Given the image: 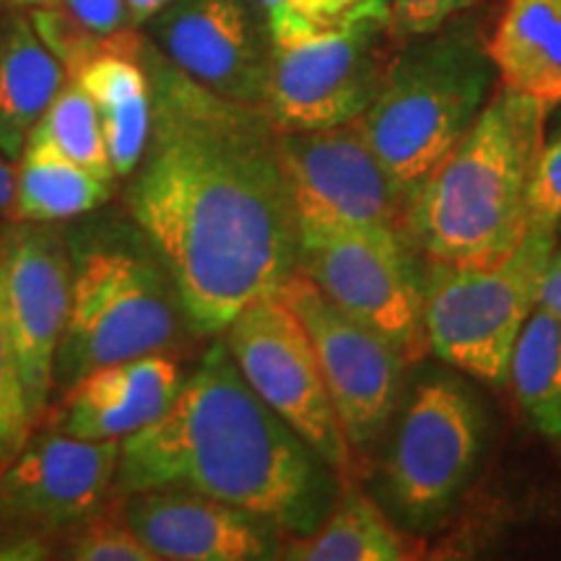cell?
<instances>
[{
  "label": "cell",
  "mask_w": 561,
  "mask_h": 561,
  "mask_svg": "<svg viewBox=\"0 0 561 561\" xmlns=\"http://www.w3.org/2000/svg\"><path fill=\"white\" fill-rule=\"evenodd\" d=\"M151 136L128 210L170 273L187 325L219 335L297 273L299 224L261 104L214 94L144 39Z\"/></svg>",
  "instance_id": "6da1fadb"
},
{
  "label": "cell",
  "mask_w": 561,
  "mask_h": 561,
  "mask_svg": "<svg viewBox=\"0 0 561 561\" xmlns=\"http://www.w3.org/2000/svg\"><path fill=\"white\" fill-rule=\"evenodd\" d=\"M185 486L310 536L339 502L341 473L242 377L214 343L170 409L121 442L115 496Z\"/></svg>",
  "instance_id": "7a4b0ae2"
},
{
  "label": "cell",
  "mask_w": 561,
  "mask_h": 561,
  "mask_svg": "<svg viewBox=\"0 0 561 561\" xmlns=\"http://www.w3.org/2000/svg\"><path fill=\"white\" fill-rule=\"evenodd\" d=\"M541 102L500 87L460 144L413 193L405 234L430 261H500L530 227V182L543 144Z\"/></svg>",
  "instance_id": "3957f363"
},
{
  "label": "cell",
  "mask_w": 561,
  "mask_h": 561,
  "mask_svg": "<svg viewBox=\"0 0 561 561\" xmlns=\"http://www.w3.org/2000/svg\"><path fill=\"white\" fill-rule=\"evenodd\" d=\"M68 250L70 307L55 356L58 388H70L104 364L174 346L182 322L187 325L185 310L136 221L73 231Z\"/></svg>",
  "instance_id": "277c9868"
},
{
  "label": "cell",
  "mask_w": 561,
  "mask_h": 561,
  "mask_svg": "<svg viewBox=\"0 0 561 561\" xmlns=\"http://www.w3.org/2000/svg\"><path fill=\"white\" fill-rule=\"evenodd\" d=\"M390 60L359 128L385 170L413 193L486 107L496 76L489 45L468 26L413 37Z\"/></svg>",
  "instance_id": "5b68a950"
},
{
  "label": "cell",
  "mask_w": 561,
  "mask_h": 561,
  "mask_svg": "<svg viewBox=\"0 0 561 561\" xmlns=\"http://www.w3.org/2000/svg\"><path fill=\"white\" fill-rule=\"evenodd\" d=\"M557 240V229L530 219L520 244L500 261H432L424 276L426 348L473 380L504 388Z\"/></svg>",
  "instance_id": "8992f818"
},
{
  "label": "cell",
  "mask_w": 561,
  "mask_h": 561,
  "mask_svg": "<svg viewBox=\"0 0 561 561\" xmlns=\"http://www.w3.org/2000/svg\"><path fill=\"white\" fill-rule=\"evenodd\" d=\"M392 416L382 496L398 523L430 533L473 481L486 445V413L450 371H426L409 385Z\"/></svg>",
  "instance_id": "52a82bcc"
},
{
  "label": "cell",
  "mask_w": 561,
  "mask_h": 561,
  "mask_svg": "<svg viewBox=\"0 0 561 561\" xmlns=\"http://www.w3.org/2000/svg\"><path fill=\"white\" fill-rule=\"evenodd\" d=\"M405 240L398 229L299 224L297 271L413 362L426 348L424 278Z\"/></svg>",
  "instance_id": "ba28073f"
},
{
  "label": "cell",
  "mask_w": 561,
  "mask_h": 561,
  "mask_svg": "<svg viewBox=\"0 0 561 561\" xmlns=\"http://www.w3.org/2000/svg\"><path fill=\"white\" fill-rule=\"evenodd\" d=\"M224 343L261 401L346 476L351 445L310 335L291 307L278 294L255 299L229 322Z\"/></svg>",
  "instance_id": "9c48e42d"
},
{
  "label": "cell",
  "mask_w": 561,
  "mask_h": 561,
  "mask_svg": "<svg viewBox=\"0 0 561 561\" xmlns=\"http://www.w3.org/2000/svg\"><path fill=\"white\" fill-rule=\"evenodd\" d=\"M278 297L310 335L351 453L369 450L388 432L409 359L385 335L343 312L301 271L280 286Z\"/></svg>",
  "instance_id": "30bf717a"
},
{
  "label": "cell",
  "mask_w": 561,
  "mask_h": 561,
  "mask_svg": "<svg viewBox=\"0 0 561 561\" xmlns=\"http://www.w3.org/2000/svg\"><path fill=\"white\" fill-rule=\"evenodd\" d=\"M297 224L405 231L411 193L385 170L359 121L318 130H278Z\"/></svg>",
  "instance_id": "8fae6325"
},
{
  "label": "cell",
  "mask_w": 561,
  "mask_h": 561,
  "mask_svg": "<svg viewBox=\"0 0 561 561\" xmlns=\"http://www.w3.org/2000/svg\"><path fill=\"white\" fill-rule=\"evenodd\" d=\"M390 21L273 45L268 110L278 130H318L356 121L380 91L390 60Z\"/></svg>",
  "instance_id": "7c38bea8"
},
{
  "label": "cell",
  "mask_w": 561,
  "mask_h": 561,
  "mask_svg": "<svg viewBox=\"0 0 561 561\" xmlns=\"http://www.w3.org/2000/svg\"><path fill=\"white\" fill-rule=\"evenodd\" d=\"M0 301L34 421L45 419L55 356L70 307L68 234L55 224L13 221L0 231Z\"/></svg>",
  "instance_id": "4fadbf2b"
},
{
  "label": "cell",
  "mask_w": 561,
  "mask_h": 561,
  "mask_svg": "<svg viewBox=\"0 0 561 561\" xmlns=\"http://www.w3.org/2000/svg\"><path fill=\"white\" fill-rule=\"evenodd\" d=\"M121 442L47 430L0 473V530L50 538L96 515L115 486Z\"/></svg>",
  "instance_id": "5bb4252c"
},
{
  "label": "cell",
  "mask_w": 561,
  "mask_h": 561,
  "mask_svg": "<svg viewBox=\"0 0 561 561\" xmlns=\"http://www.w3.org/2000/svg\"><path fill=\"white\" fill-rule=\"evenodd\" d=\"M151 42L214 94L265 107L273 39L257 0H172L151 19Z\"/></svg>",
  "instance_id": "9a60e30c"
},
{
  "label": "cell",
  "mask_w": 561,
  "mask_h": 561,
  "mask_svg": "<svg viewBox=\"0 0 561 561\" xmlns=\"http://www.w3.org/2000/svg\"><path fill=\"white\" fill-rule=\"evenodd\" d=\"M123 515L159 561L280 559L286 533L268 517L185 486L121 494Z\"/></svg>",
  "instance_id": "2e32d148"
},
{
  "label": "cell",
  "mask_w": 561,
  "mask_h": 561,
  "mask_svg": "<svg viewBox=\"0 0 561 561\" xmlns=\"http://www.w3.org/2000/svg\"><path fill=\"white\" fill-rule=\"evenodd\" d=\"M182 382L180 364L167 351L104 364L62 390L47 430L91 442H123L170 409Z\"/></svg>",
  "instance_id": "e0dca14e"
},
{
  "label": "cell",
  "mask_w": 561,
  "mask_h": 561,
  "mask_svg": "<svg viewBox=\"0 0 561 561\" xmlns=\"http://www.w3.org/2000/svg\"><path fill=\"white\" fill-rule=\"evenodd\" d=\"M140 47L144 39L123 30L107 50L91 58L76 76H68L94 102L117 178H130L151 136V81Z\"/></svg>",
  "instance_id": "ac0fdd59"
},
{
  "label": "cell",
  "mask_w": 561,
  "mask_h": 561,
  "mask_svg": "<svg viewBox=\"0 0 561 561\" xmlns=\"http://www.w3.org/2000/svg\"><path fill=\"white\" fill-rule=\"evenodd\" d=\"M66 68L42 42L26 13H11L0 26V153L16 164L26 138L50 107Z\"/></svg>",
  "instance_id": "d6986e66"
},
{
  "label": "cell",
  "mask_w": 561,
  "mask_h": 561,
  "mask_svg": "<svg viewBox=\"0 0 561 561\" xmlns=\"http://www.w3.org/2000/svg\"><path fill=\"white\" fill-rule=\"evenodd\" d=\"M502 87L541 102L561 104V0H507L489 42Z\"/></svg>",
  "instance_id": "ffe728a7"
},
{
  "label": "cell",
  "mask_w": 561,
  "mask_h": 561,
  "mask_svg": "<svg viewBox=\"0 0 561 561\" xmlns=\"http://www.w3.org/2000/svg\"><path fill=\"white\" fill-rule=\"evenodd\" d=\"M11 216L16 221L60 224L87 216L110 201L112 182L70 161L32 130L16 164Z\"/></svg>",
  "instance_id": "44dd1931"
},
{
  "label": "cell",
  "mask_w": 561,
  "mask_h": 561,
  "mask_svg": "<svg viewBox=\"0 0 561 561\" xmlns=\"http://www.w3.org/2000/svg\"><path fill=\"white\" fill-rule=\"evenodd\" d=\"M401 530L359 489L343 486L339 502L310 536H284L280 559L291 561H401Z\"/></svg>",
  "instance_id": "7402d4cb"
},
{
  "label": "cell",
  "mask_w": 561,
  "mask_h": 561,
  "mask_svg": "<svg viewBox=\"0 0 561 561\" xmlns=\"http://www.w3.org/2000/svg\"><path fill=\"white\" fill-rule=\"evenodd\" d=\"M507 385L533 430L561 445V322L538 305L512 348Z\"/></svg>",
  "instance_id": "603a6c76"
},
{
  "label": "cell",
  "mask_w": 561,
  "mask_h": 561,
  "mask_svg": "<svg viewBox=\"0 0 561 561\" xmlns=\"http://www.w3.org/2000/svg\"><path fill=\"white\" fill-rule=\"evenodd\" d=\"M34 30L76 76L91 58L107 50L128 24V0H47L30 11Z\"/></svg>",
  "instance_id": "cb8c5ba5"
},
{
  "label": "cell",
  "mask_w": 561,
  "mask_h": 561,
  "mask_svg": "<svg viewBox=\"0 0 561 561\" xmlns=\"http://www.w3.org/2000/svg\"><path fill=\"white\" fill-rule=\"evenodd\" d=\"M34 130L42 133L62 157L96 174L100 180L115 182V170L104 144V133L100 115H96L94 102L89 100L87 91L76 79L62 83L50 107L34 125Z\"/></svg>",
  "instance_id": "d4e9b609"
},
{
  "label": "cell",
  "mask_w": 561,
  "mask_h": 561,
  "mask_svg": "<svg viewBox=\"0 0 561 561\" xmlns=\"http://www.w3.org/2000/svg\"><path fill=\"white\" fill-rule=\"evenodd\" d=\"M273 45L390 21L388 0H257Z\"/></svg>",
  "instance_id": "484cf974"
},
{
  "label": "cell",
  "mask_w": 561,
  "mask_h": 561,
  "mask_svg": "<svg viewBox=\"0 0 561 561\" xmlns=\"http://www.w3.org/2000/svg\"><path fill=\"white\" fill-rule=\"evenodd\" d=\"M62 546V559L73 561H159L149 546L138 538V533L125 520L121 500L115 496V507L100 510L70 528Z\"/></svg>",
  "instance_id": "4316f807"
},
{
  "label": "cell",
  "mask_w": 561,
  "mask_h": 561,
  "mask_svg": "<svg viewBox=\"0 0 561 561\" xmlns=\"http://www.w3.org/2000/svg\"><path fill=\"white\" fill-rule=\"evenodd\" d=\"M34 421L21 377L16 351H13L9 325H5L3 301H0V473L16 458L21 447L32 439Z\"/></svg>",
  "instance_id": "83f0119b"
},
{
  "label": "cell",
  "mask_w": 561,
  "mask_h": 561,
  "mask_svg": "<svg viewBox=\"0 0 561 561\" xmlns=\"http://www.w3.org/2000/svg\"><path fill=\"white\" fill-rule=\"evenodd\" d=\"M530 219H541L561 234V125L546 133L530 182Z\"/></svg>",
  "instance_id": "f1b7e54d"
},
{
  "label": "cell",
  "mask_w": 561,
  "mask_h": 561,
  "mask_svg": "<svg viewBox=\"0 0 561 561\" xmlns=\"http://www.w3.org/2000/svg\"><path fill=\"white\" fill-rule=\"evenodd\" d=\"M392 34L421 37L447 26L460 11L471 9L473 0H388Z\"/></svg>",
  "instance_id": "f546056e"
},
{
  "label": "cell",
  "mask_w": 561,
  "mask_h": 561,
  "mask_svg": "<svg viewBox=\"0 0 561 561\" xmlns=\"http://www.w3.org/2000/svg\"><path fill=\"white\" fill-rule=\"evenodd\" d=\"M538 307L553 314L561 322V250L551 252L549 263H546L541 289H538Z\"/></svg>",
  "instance_id": "4dcf8cb0"
},
{
  "label": "cell",
  "mask_w": 561,
  "mask_h": 561,
  "mask_svg": "<svg viewBox=\"0 0 561 561\" xmlns=\"http://www.w3.org/2000/svg\"><path fill=\"white\" fill-rule=\"evenodd\" d=\"M13 191H16V167L0 153V216L11 214Z\"/></svg>",
  "instance_id": "1f68e13d"
},
{
  "label": "cell",
  "mask_w": 561,
  "mask_h": 561,
  "mask_svg": "<svg viewBox=\"0 0 561 561\" xmlns=\"http://www.w3.org/2000/svg\"><path fill=\"white\" fill-rule=\"evenodd\" d=\"M172 0H128V13L133 24H146L157 16L159 11H164Z\"/></svg>",
  "instance_id": "d6a6232c"
},
{
  "label": "cell",
  "mask_w": 561,
  "mask_h": 561,
  "mask_svg": "<svg viewBox=\"0 0 561 561\" xmlns=\"http://www.w3.org/2000/svg\"><path fill=\"white\" fill-rule=\"evenodd\" d=\"M42 3H47V0H11V5H19V9H34Z\"/></svg>",
  "instance_id": "836d02e7"
}]
</instances>
